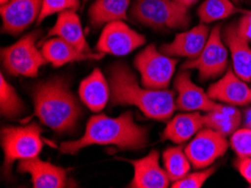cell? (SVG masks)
Returning <instances> with one entry per match:
<instances>
[{"label": "cell", "mask_w": 251, "mask_h": 188, "mask_svg": "<svg viewBox=\"0 0 251 188\" xmlns=\"http://www.w3.org/2000/svg\"><path fill=\"white\" fill-rule=\"evenodd\" d=\"M204 124L224 136H231L241 124V113L235 106L222 105L204 115Z\"/></svg>", "instance_id": "603a6c76"}, {"label": "cell", "mask_w": 251, "mask_h": 188, "mask_svg": "<svg viewBox=\"0 0 251 188\" xmlns=\"http://www.w3.org/2000/svg\"><path fill=\"white\" fill-rule=\"evenodd\" d=\"M247 126L251 128V109L249 110L248 114H247Z\"/></svg>", "instance_id": "d6a6232c"}, {"label": "cell", "mask_w": 251, "mask_h": 188, "mask_svg": "<svg viewBox=\"0 0 251 188\" xmlns=\"http://www.w3.org/2000/svg\"><path fill=\"white\" fill-rule=\"evenodd\" d=\"M235 74L227 69L218 81L208 87L207 94L213 101L231 106H246L251 103V88Z\"/></svg>", "instance_id": "4fadbf2b"}, {"label": "cell", "mask_w": 251, "mask_h": 188, "mask_svg": "<svg viewBox=\"0 0 251 188\" xmlns=\"http://www.w3.org/2000/svg\"><path fill=\"white\" fill-rule=\"evenodd\" d=\"M210 28L206 24H201L191 29L177 34L170 43L161 45L160 51L173 57L195 59L203 51L210 36Z\"/></svg>", "instance_id": "2e32d148"}, {"label": "cell", "mask_w": 251, "mask_h": 188, "mask_svg": "<svg viewBox=\"0 0 251 188\" xmlns=\"http://www.w3.org/2000/svg\"><path fill=\"white\" fill-rule=\"evenodd\" d=\"M32 99L40 122L56 133L74 131L82 115L77 97L62 78L37 83L33 89Z\"/></svg>", "instance_id": "3957f363"}, {"label": "cell", "mask_w": 251, "mask_h": 188, "mask_svg": "<svg viewBox=\"0 0 251 188\" xmlns=\"http://www.w3.org/2000/svg\"><path fill=\"white\" fill-rule=\"evenodd\" d=\"M41 52L45 60L53 67L59 68L67 63L85 60H98L102 57V53H82L72 47L62 38L53 36L41 44Z\"/></svg>", "instance_id": "d6986e66"}, {"label": "cell", "mask_w": 251, "mask_h": 188, "mask_svg": "<svg viewBox=\"0 0 251 188\" xmlns=\"http://www.w3.org/2000/svg\"><path fill=\"white\" fill-rule=\"evenodd\" d=\"M230 145L238 157H251V128L238 129L231 134Z\"/></svg>", "instance_id": "83f0119b"}, {"label": "cell", "mask_w": 251, "mask_h": 188, "mask_svg": "<svg viewBox=\"0 0 251 188\" xmlns=\"http://www.w3.org/2000/svg\"><path fill=\"white\" fill-rule=\"evenodd\" d=\"M130 15L140 24L154 29H180L191 24L187 7L175 0H135Z\"/></svg>", "instance_id": "277c9868"}, {"label": "cell", "mask_w": 251, "mask_h": 188, "mask_svg": "<svg viewBox=\"0 0 251 188\" xmlns=\"http://www.w3.org/2000/svg\"><path fill=\"white\" fill-rule=\"evenodd\" d=\"M42 130L37 124L26 126H6L1 130L3 168L9 172L15 161L39 157L43 149Z\"/></svg>", "instance_id": "5b68a950"}, {"label": "cell", "mask_w": 251, "mask_h": 188, "mask_svg": "<svg viewBox=\"0 0 251 188\" xmlns=\"http://www.w3.org/2000/svg\"><path fill=\"white\" fill-rule=\"evenodd\" d=\"M40 36V30H35L1 50L2 64L8 74L28 78L39 75L40 68L48 63L41 50L37 49L36 42Z\"/></svg>", "instance_id": "8992f818"}, {"label": "cell", "mask_w": 251, "mask_h": 188, "mask_svg": "<svg viewBox=\"0 0 251 188\" xmlns=\"http://www.w3.org/2000/svg\"><path fill=\"white\" fill-rule=\"evenodd\" d=\"M79 98L94 113L105 108L111 98V86L100 69H95L82 80L79 86Z\"/></svg>", "instance_id": "ffe728a7"}, {"label": "cell", "mask_w": 251, "mask_h": 188, "mask_svg": "<svg viewBox=\"0 0 251 188\" xmlns=\"http://www.w3.org/2000/svg\"><path fill=\"white\" fill-rule=\"evenodd\" d=\"M146 36L131 28L124 21L106 24L96 44L102 54L124 56L146 44Z\"/></svg>", "instance_id": "9c48e42d"}, {"label": "cell", "mask_w": 251, "mask_h": 188, "mask_svg": "<svg viewBox=\"0 0 251 188\" xmlns=\"http://www.w3.org/2000/svg\"><path fill=\"white\" fill-rule=\"evenodd\" d=\"M234 164L240 175L251 186V157H243V158L238 157V160Z\"/></svg>", "instance_id": "f546056e"}, {"label": "cell", "mask_w": 251, "mask_h": 188, "mask_svg": "<svg viewBox=\"0 0 251 188\" xmlns=\"http://www.w3.org/2000/svg\"><path fill=\"white\" fill-rule=\"evenodd\" d=\"M175 1L180 3V5L187 7V8H189V7H192L194 3H195L197 0H175Z\"/></svg>", "instance_id": "1f68e13d"}, {"label": "cell", "mask_w": 251, "mask_h": 188, "mask_svg": "<svg viewBox=\"0 0 251 188\" xmlns=\"http://www.w3.org/2000/svg\"><path fill=\"white\" fill-rule=\"evenodd\" d=\"M222 37L232 57V69L242 80L251 81V48L249 42L239 33L237 24L224 28Z\"/></svg>", "instance_id": "e0dca14e"}, {"label": "cell", "mask_w": 251, "mask_h": 188, "mask_svg": "<svg viewBox=\"0 0 251 188\" xmlns=\"http://www.w3.org/2000/svg\"><path fill=\"white\" fill-rule=\"evenodd\" d=\"M133 178L130 187L133 188H167L170 179L165 168L159 162V152L152 150L146 157L132 160Z\"/></svg>", "instance_id": "5bb4252c"}, {"label": "cell", "mask_w": 251, "mask_h": 188, "mask_svg": "<svg viewBox=\"0 0 251 188\" xmlns=\"http://www.w3.org/2000/svg\"><path fill=\"white\" fill-rule=\"evenodd\" d=\"M177 91L176 108L184 112H211L219 108L221 104L213 101L207 91L201 89L191 79V74L182 70L176 76L174 82Z\"/></svg>", "instance_id": "7c38bea8"}, {"label": "cell", "mask_w": 251, "mask_h": 188, "mask_svg": "<svg viewBox=\"0 0 251 188\" xmlns=\"http://www.w3.org/2000/svg\"><path fill=\"white\" fill-rule=\"evenodd\" d=\"M163 168L168 174L171 183L179 180L189 174L192 168V162L185 150L180 147H171L163 152Z\"/></svg>", "instance_id": "d4e9b609"}, {"label": "cell", "mask_w": 251, "mask_h": 188, "mask_svg": "<svg viewBox=\"0 0 251 188\" xmlns=\"http://www.w3.org/2000/svg\"><path fill=\"white\" fill-rule=\"evenodd\" d=\"M233 1H234V2H238V1H239V0H233Z\"/></svg>", "instance_id": "e575fe53"}, {"label": "cell", "mask_w": 251, "mask_h": 188, "mask_svg": "<svg viewBox=\"0 0 251 188\" xmlns=\"http://www.w3.org/2000/svg\"><path fill=\"white\" fill-rule=\"evenodd\" d=\"M226 136L210 128H203L185 148L186 155L196 169L208 168L216 159L221 158L229 149Z\"/></svg>", "instance_id": "30bf717a"}, {"label": "cell", "mask_w": 251, "mask_h": 188, "mask_svg": "<svg viewBox=\"0 0 251 188\" xmlns=\"http://www.w3.org/2000/svg\"><path fill=\"white\" fill-rule=\"evenodd\" d=\"M177 63V59L166 55L154 44L148 45L134 59L141 85L151 89H167L176 71Z\"/></svg>", "instance_id": "52a82bcc"}, {"label": "cell", "mask_w": 251, "mask_h": 188, "mask_svg": "<svg viewBox=\"0 0 251 188\" xmlns=\"http://www.w3.org/2000/svg\"><path fill=\"white\" fill-rule=\"evenodd\" d=\"M109 86L113 105L135 106L152 120H169L177 109L174 91L141 86L135 75L123 63L111 68Z\"/></svg>", "instance_id": "7a4b0ae2"}, {"label": "cell", "mask_w": 251, "mask_h": 188, "mask_svg": "<svg viewBox=\"0 0 251 188\" xmlns=\"http://www.w3.org/2000/svg\"><path fill=\"white\" fill-rule=\"evenodd\" d=\"M148 144V130L135 123L131 112L109 117L95 115L90 117L82 136L74 141L63 142L60 151L75 155L91 145H114L120 150H138Z\"/></svg>", "instance_id": "6da1fadb"}, {"label": "cell", "mask_w": 251, "mask_h": 188, "mask_svg": "<svg viewBox=\"0 0 251 188\" xmlns=\"http://www.w3.org/2000/svg\"><path fill=\"white\" fill-rule=\"evenodd\" d=\"M237 13H246L238 8L233 0H205L197 9V15L201 24H210L222 21Z\"/></svg>", "instance_id": "cb8c5ba5"}, {"label": "cell", "mask_w": 251, "mask_h": 188, "mask_svg": "<svg viewBox=\"0 0 251 188\" xmlns=\"http://www.w3.org/2000/svg\"><path fill=\"white\" fill-rule=\"evenodd\" d=\"M9 0H0V5H5L6 2H8Z\"/></svg>", "instance_id": "836d02e7"}, {"label": "cell", "mask_w": 251, "mask_h": 188, "mask_svg": "<svg viewBox=\"0 0 251 188\" xmlns=\"http://www.w3.org/2000/svg\"><path fill=\"white\" fill-rule=\"evenodd\" d=\"M78 8L79 0H43L37 24H41L45 18L50 17L52 15L60 14L66 10H77Z\"/></svg>", "instance_id": "4316f807"}, {"label": "cell", "mask_w": 251, "mask_h": 188, "mask_svg": "<svg viewBox=\"0 0 251 188\" xmlns=\"http://www.w3.org/2000/svg\"><path fill=\"white\" fill-rule=\"evenodd\" d=\"M205 126L204 115L200 112H186L177 114L167 123L162 139L181 144L192 140L197 132Z\"/></svg>", "instance_id": "44dd1931"}, {"label": "cell", "mask_w": 251, "mask_h": 188, "mask_svg": "<svg viewBox=\"0 0 251 188\" xmlns=\"http://www.w3.org/2000/svg\"><path fill=\"white\" fill-rule=\"evenodd\" d=\"M25 105L17 91L1 75L0 77V112L7 118H16L24 113Z\"/></svg>", "instance_id": "484cf974"}, {"label": "cell", "mask_w": 251, "mask_h": 188, "mask_svg": "<svg viewBox=\"0 0 251 188\" xmlns=\"http://www.w3.org/2000/svg\"><path fill=\"white\" fill-rule=\"evenodd\" d=\"M49 37H60L82 53H94L86 40L82 24L75 10H66L58 15L53 27L49 30Z\"/></svg>", "instance_id": "ac0fdd59"}, {"label": "cell", "mask_w": 251, "mask_h": 188, "mask_svg": "<svg viewBox=\"0 0 251 188\" xmlns=\"http://www.w3.org/2000/svg\"><path fill=\"white\" fill-rule=\"evenodd\" d=\"M229 49L224 43L221 26L213 27L203 51L195 59L188 60L182 64L181 69H195L199 71L201 81L219 78L227 70Z\"/></svg>", "instance_id": "ba28073f"}, {"label": "cell", "mask_w": 251, "mask_h": 188, "mask_svg": "<svg viewBox=\"0 0 251 188\" xmlns=\"http://www.w3.org/2000/svg\"><path fill=\"white\" fill-rule=\"evenodd\" d=\"M18 171L30 176L34 188H63L68 185L67 171L62 167L41 160L39 157L21 160Z\"/></svg>", "instance_id": "9a60e30c"}, {"label": "cell", "mask_w": 251, "mask_h": 188, "mask_svg": "<svg viewBox=\"0 0 251 188\" xmlns=\"http://www.w3.org/2000/svg\"><path fill=\"white\" fill-rule=\"evenodd\" d=\"M250 187H251V186H250Z\"/></svg>", "instance_id": "d590c367"}, {"label": "cell", "mask_w": 251, "mask_h": 188, "mask_svg": "<svg viewBox=\"0 0 251 188\" xmlns=\"http://www.w3.org/2000/svg\"><path fill=\"white\" fill-rule=\"evenodd\" d=\"M131 0H96L90 6L88 15L91 24L101 26L127 19Z\"/></svg>", "instance_id": "7402d4cb"}, {"label": "cell", "mask_w": 251, "mask_h": 188, "mask_svg": "<svg viewBox=\"0 0 251 188\" xmlns=\"http://www.w3.org/2000/svg\"><path fill=\"white\" fill-rule=\"evenodd\" d=\"M43 0H9L0 7L2 30L10 35H18L37 22Z\"/></svg>", "instance_id": "8fae6325"}, {"label": "cell", "mask_w": 251, "mask_h": 188, "mask_svg": "<svg viewBox=\"0 0 251 188\" xmlns=\"http://www.w3.org/2000/svg\"><path fill=\"white\" fill-rule=\"evenodd\" d=\"M215 172V167L205 168L201 171H195L193 174H187L185 177L173 183V188H201L207 182V179Z\"/></svg>", "instance_id": "f1b7e54d"}, {"label": "cell", "mask_w": 251, "mask_h": 188, "mask_svg": "<svg viewBox=\"0 0 251 188\" xmlns=\"http://www.w3.org/2000/svg\"><path fill=\"white\" fill-rule=\"evenodd\" d=\"M239 33L246 38L248 42H251V11L243 13V16L239 19L237 24Z\"/></svg>", "instance_id": "4dcf8cb0"}]
</instances>
